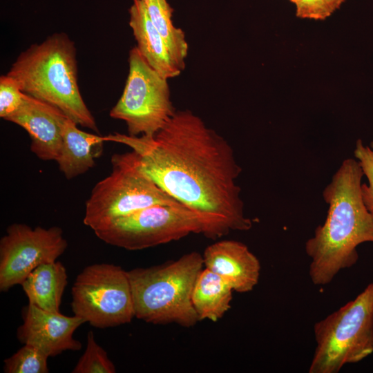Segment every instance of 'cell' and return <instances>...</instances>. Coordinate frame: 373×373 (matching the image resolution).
I'll return each mask as SVG.
<instances>
[{
  "mask_svg": "<svg viewBox=\"0 0 373 373\" xmlns=\"http://www.w3.org/2000/svg\"><path fill=\"white\" fill-rule=\"evenodd\" d=\"M104 138L135 151L151 180L204 218L216 238L252 227L236 184L242 169L232 147L191 111H175L154 136L115 133Z\"/></svg>",
  "mask_w": 373,
  "mask_h": 373,
  "instance_id": "1",
  "label": "cell"
},
{
  "mask_svg": "<svg viewBox=\"0 0 373 373\" xmlns=\"http://www.w3.org/2000/svg\"><path fill=\"white\" fill-rule=\"evenodd\" d=\"M363 170L356 159L344 160L323 192L326 219L305 243L309 275L315 285L330 283L342 269L354 265L357 247L373 242V215L361 194Z\"/></svg>",
  "mask_w": 373,
  "mask_h": 373,
  "instance_id": "2",
  "label": "cell"
},
{
  "mask_svg": "<svg viewBox=\"0 0 373 373\" xmlns=\"http://www.w3.org/2000/svg\"><path fill=\"white\" fill-rule=\"evenodd\" d=\"M26 95L60 110L77 125L99 133L95 119L84 102L77 83L75 43L55 33L20 53L7 73Z\"/></svg>",
  "mask_w": 373,
  "mask_h": 373,
  "instance_id": "3",
  "label": "cell"
},
{
  "mask_svg": "<svg viewBox=\"0 0 373 373\" xmlns=\"http://www.w3.org/2000/svg\"><path fill=\"white\" fill-rule=\"evenodd\" d=\"M203 266L202 255L192 251L176 260L128 271L135 317L153 324L194 326L200 320L192 291Z\"/></svg>",
  "mask_w": 373,
  "mask_h": 373,
  "instance_id": "4",
  "label": "cell"
},
{
  "mask_svg": "<svg viewBox=\"0 0 373 373\" xmlns=\"http://www.w3.org/2000/svg\"><path fill=\"white\" fill-rule=\"evenodd\" d=\"M316 348L309 373H338L373 353V282L314 325Z\"/></svg>",
  "mask_w": 373,
  "mask_h": 373,
  "instance_id": "5",
  "label": "cell"
},
{
  "mask_svg": "<svg viewBox=\"0 0 373 373\" xmlns=\"http://www.w3.org/2000/svg\"><path fill=\"white\" fill-rule=\"evenodd\" d=\"M111 164V174L95 184L86 202L83 221L93 231L151 206L182 205L142 170L135 151L114 154Z\"/></svg>",
  "mask_w": 373,
  "mask_h": 373,
  "instance_id": "6",
  "label": "cell"
},
{
  "mask_svg": "<svg viewBox=\"0 0 373 373\" xmlns=\"http://www.w3.org/2000/svg\"><path fill=\"white\" fill-rule=\"evenodd\" d=\"M104 242L127 250H140L201 233L216 238L209 222L184 205H154L117 218L94 230Z\"/></svg>",
  "mask_w": 373,
  "mask_h": 373,
  "instance_id": "7",
  "label": "cell"
},
{
  "mask_svg": "<svg viewBox=\"0 0 373 373\" xmlns=\"http://www.w3.org/2000/svg\"><path fill=\"white\" fill-rule=\"evenodd\" d=\"M129 70L122 94L110 111L124 121L131 136H154L175 111L166 78L153 68L137 46L129 52Z\"/></svg>",
  "mask_w": 373,
  "mask_h": 373,
  "instance_id": "8",
  "label": "cell"
},
{
  "mask_svg": "<svg viewBox=\"0 0 373 373\" xmlns=\"http://www.w3.org/2000/svg\"><path fill=\"white\" fill-rule=\"evenodd\" d=\"M74 315L97 328L130 323L135 317L128 271L108 263L86 267L72 287Z\"/></svg>",
  "mask_w": 373,
  "mask_h": 373,
  "instance_id": "9",
  "label": "cell"
},
{
  "mask_svg": "<svg viewBox=\"0 0 373 373\" xmlns=\"http://www.w3.org/2000/svg\"><path fill=\"white\" fill-rule=\"evenodd\" d=\"M68 247L59 227L10 225L0 240V290L21 285L36 267L56 261Z\"/></svg>",
  "mask_w": 373,
  "mask_h": 373,
  "instance_id": "10",
  "label": "cell"
},
{
  "mask_svg": "<svg viewBox=\"0 0 373 373\" xmlns=\"http://www.w3.org/2000/svg\"><path fill=\"white\" fill-rule=\"evenodd\" d=\"M22 317L23 323L17 332L21 343L39 348L49 357L82 348V343L73 337L75 330L85 323L82 318L48 312L30 303L23 308Z\"/></svg>",
  "mask_w": 373,
  "mask_h": 373,
  "instance_id": "11",
  "label": "cell"
},
{
  "mask_svg": "<svg viewBox=\"0 0 373 373\" xmlns=\"http://www.w3.org/2000/svg\"><path fill=\"white\" fill-rule=\"evenodd\" d=\"M66 117L56 107L25 94L19 108L6 120L28 132L30 151L38 158L56 161L62 143V126Z\"/></svg>",
  "mask_w": 373,
  "mask_h": 373,
  "instance_id": "12",
  "label": "cell"
},
{
  "mask_svg": "<svg viewBox=\"0 0 373 373\" xmlns=\"http://www.w3.org/2000/svg\"><path fill=\"white\" fill-rule=\"evenodd\" d=\"M204 265L227 281L233 291H251L258 284L260 264L241 242L224 240L209 245L203 254Z\"/></svg>",
  "mask_w": 373,
  "mask_h": 373,
  "instance_id": "13",
  "label": "cell"
},
{
  "mask_svg": "<svg viewBox=\"0 0 373 373\" xmlns=\"http://www.w3.org/2000/svg\"><path fill=\"white\" fill-rule=\"evenodd\" d=\"M129 26L137 49L153 68L166 79L180 75L182 70L151 21L143 0H133L129 8Z\"/></svg>",
  "mask_w": 373,
  "mask_h": 373,
  "instance_id": "14",
  "label": "cell"
},
{
  "mask_svg": "<svg viewBox=\"0 0 373 373\" xmlns=\"http://www.w3.org/2000/svg\"><path fill=\"white\" fill-rule=\"evenodd\" d=\"M104 136L84 132L66 117L62 126V143L56 160L59 169L68 179L82 175L95 165L102 153Z\"/></svg>",
  "mask_w": 373,
  "mask_h": 373,
  "instance_id": "15",
  "label": "cell"
},
{
  "mask_svg": "<svg viewBox=\"0 0 373 373\" xmlns=\"http://www.w3.org/2000/svg\"><path fill=\"white\" fill-rule=\"evenodd\" d=\"M67 278L64 265L56 260L36 267L21 285L29 303L48 312H58Z\"/></svg>",
  "mask_w": 373,
  "mask_h": 373,
  "instance_id": "16",
  "label": "cell"
},
{
  "mask_svg": "<svg viewBox=\"0 0 373 373\" xmlns=\"http://www.w3.org/2000/svg\"><path fill=\"white\" fill-rule=\"evenodd\" d=\"M230 284L215 272L202 269L195 282L192 303L199 320L217 321L231 308Z\"/></svg>",
  "mask_w": 373,
  "mask_h": 373,
  "instance_id": "17",
  "label": "cell"
},
{
  "mask_svg": "<svg viewBox=\"0 0 373 373\" xmlns=\"http://www.w3.org/2000/svg\"><path fill=\"white\" fill-rule=\"evenodd\" d=\"M149 16L181 70L185 67L188 44L184 32L174 26L173 8L166 0H143Z\"/></svg>",
  "mask_w": 373,
  "mask_h": 373,
  "instance_id": "18",
  "label": "cell"
},
{
  "mask_svg": "<svg viewBox=\"0 0 373 373\" xmlns=\"http://www.w3.org/2000/svg\"><path fill=\"white\" fill-rule=\"evenodd\" d=\"M48 356L39 348L24 344L3 361L6 373H48Z\"/></svg>",
  "mask_w": 373,
  "mask_h": 373,
  "instance_id": "19",
  "label": "cell"
},
{
  "mask_svg": "<svg viewBox=\"0 0 373 373\" xmlns=\"http://www.w3.org/2000/svg\"><path fill=\"white\" fill-rule=\"evenodd\" d=\"M116 368L107 352L95 341L94 334H87L86 347L73 373H115Z\"/></svg>",
  "mask_w": 373,
  "mask_h": 373,
  "instance_id": "20",
  "label": "cell"
},
{
  "mask_svg": "<svg viewBox=\"0 0 373 373\" xmlns=\"http://www.w3.org/2000/svg\"><path fill=\"white\" fill-rule=\"evenodd\" d=\"M354 155L368 181V184H361V194L365 206L373 215V140L369 145H365L361 140H358Z\"/></svg>",
  "mask_w": 373,
  "mask_h": 373,
  "instance_id": "21",
  "label": "cell"
},
{
  "mask_svg": "<svg viewBox=\"0 0 373 373\" xmlns=\"http://www.w3.org/2000/svg\"><path fill=\"white\" fill-rule=\"evenodd\" d=\"M25 93L19 82L8 74L0 77V117L6 119L21 104Z\"/></svg>",
  "mask_w": 373,
  "mask_h": 373,
  "instance_id": "22",
  "label": "cell"
},
{
  "mask_svg": "<svg viewBox=\"0 0 373 373\" xmlns=\"http://www.w3.org/2000/svg\"><path fill=\"white\" fill-rule=\"evenodd\" d=\"M345 0H296V16L323 20L338 9Z\"/></svg>",
  "mask_w": 373,
  "mask_h": 373,
  "instance_id": "23",
  "label": "cell"
},
{
  "mask_svg": "<svg viewBox=\"0 0 373 373\" xmlns=\"http://www.w3.org/2000/svg\"><path fill=\"white\" fill-rule=\"evenodd\" d=\"M289 1H290L291 2L295 3V2H296V0H289Z\"/></svg>",
  "mask_w": 373,
  "mask_h": 373,
  "instance_id": "24",
  "label": "cell"
}]
</instances>
